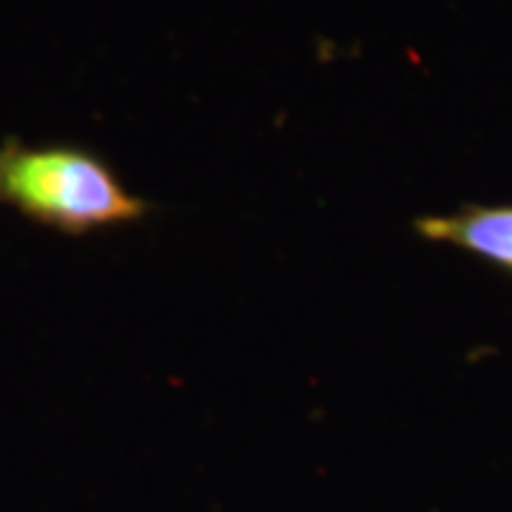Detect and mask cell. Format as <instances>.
Segmentation results:
<instances>
[{
	"label": "cell",
	"mask_w": 512,
	"mask_h": 512,
	"mask_svg": "<svg viewBox=\"0 0 512 512\" xmlns=\"http://www.w3.org/2000/svg\"><path fill=\"white\" fill-rule=\"evenodd\" d=\"M0 205L57 234L86 237L151 214L114 165L77 143L0 140Z\"/></svg>",
	"instance_id": "obj_1"
},
{
	"label": "cell",
	"mask_w": 512,
	"mask_h": 512,
	"mask_svg": "<svg viewBox=\"0 0 512 512\" xmlns=\"http://www.w3.org/2000/svg\"><path fill=\"white\" fill-rule=\"evenodd\" d=\"M416 237L450 245L512 274V202H470L413 220Z\"/></svg>",
	"instance_id": "obj_2"
}]
</instances>
